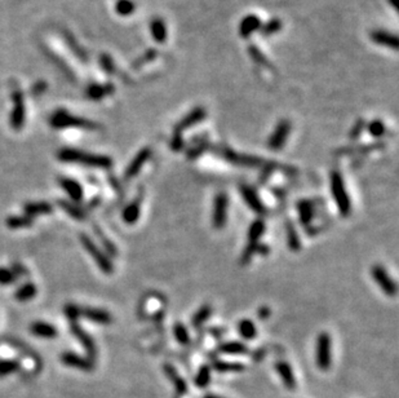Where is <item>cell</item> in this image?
Returning <instances> with one entry per match:
<instances>
[{
  "instance_id": "30bf717a",
  "label": "cell",
  "mask_w": 399,
  "mask_h": 398,
  "mask_svg": "<svg viewBox=\"0 0 399 398\" xmlns=\"http://www.w3.org/2000/svg\"><path fill=\"white\" fill-rule=\"evenodd\" d=\"M289 132H291V123H289L288 120L284 119L282 120V122L278 123L274 132H273L272 136H270L269 142H268L269 148L274 151L280 150V149L284 146V144L287 142V139H288L289 136Z\"/></svg>"
},
{
  "instance_id": "d4e9b609",
  "label": "cell",
  "mask_w": 399,
  "mask_h": 398,
  "mask_svg": "<svg viewBox=\"0 0 399 398\" xmlns=\"http://www.w3.org/2000/svg\"><path fill=\"white\" fill-rule=\"evenodd\" d=\"M23 212L26 216L31 217L38 216V215H47L52 214L53 207L47 202H31V203H26L23 206Z\"/></svg>"
},
{
  "instance_id": "f907efd6",
  "label": "cell",
  "mask_w": 399,
  "mask_h": 398,
  "mask_svg": "<svg viewBox=\"0 0 399 398\" xmlns=\"http://www.w3.org/2000/svg\"><path fill=\"white\" fill-rule=\"evenodd\" d=\"M155 55H156L155 50H149V52H147L146 55H144V56H142V57H140V59L137 60L136 62H135V67H139V66H141V65H144L145 62L151 61V60H153L154 57H155Z\"/></svg>"
},
{
  "instance_id": "9c48e42d",
  "label": "cell",
  "mask_w": 399,
  "mask_h": 398,
  "mask_svg": "<svg viewBox=\"0 0 399 398\" xmlns=\"http://www.w3.org/2000/svg\"><path fill=\"white\" fill-rule=\"evenodd\" d=\"M372 277H374L375 282L377 286L383 289L384 294L386 296H395L396 294V284L393 281L390 276H389L388 270L383 267V265H375L372 268Z\"/></svg>"
},
{
  "instance_id": "9a60e30c",
  "label": "cell",
  "mask_w": 399,
  "mask_h": 398,
  "mask_svg": "<svg viewBox=\"0 0 399 398\" xmlns=\"http://www.w3.org/2000/svg\"><path fill=\"white\" fill-rule=\"evenodd\" d=\"M205 118V110L203 108H197L194 109L193 112L189 113L188 115H186L185 118H182V119L180 120V122L176 124L175 127V134H180L182 135V132L185 131V129L190 128V127H193V125L198 124L199 122H202L203 119Z\"/></svg>"
},
{
  "instance_id": "5b68a950",
  "label": "cell",
  "mask_w": 399,
  "mask_h": 398,
  "mask_svg": "<svg viewBox=\"0 0 399 398\" xmlns=\"http://www.w3.org/2000/svg\"><path fill=\"white\" fill-rule=\"evenodd\" d=\"M315 361L322 371H328L332 365V341L327 332H322L316 339Z\"/></svg>"
},
{
  "instance_id": "ab89813d",
  "label": "cell",
  "mask_w": 399,
  "mask_h": 398,
  "mask_svg": "<svg viewBox=\"0 0 399 398\" xmlns=\"http://www.w3.org/2000/svg\"><path fill=\"white\" fill-rule=\"evenodd\" d=\"M18 279L17 274L8 268H0V286H9Z\"/></svg>"
},
{
  "instance_id": "ac0fdd59",
  "label": "cell",
  "mask_w": 399,
  "mask_h": 398,
  "mask_svg": "<svg viewBox=\"0 0 399 398\" xmlns=\"http://www.w3.org/2000/svg\"><path fill=\"white\" fill-rule=\"evenodd\" d=\"M114 91H115V88H114V84L111 83H106V84L93 83L91 84V86L87 87L86 97L92 101H100L102 100L103 97H106V96L114 93Z\"/></svg>"
},
{
  "instance_id": "2e32d148",
  "label": "cell",
  "mask_w": 399,
  "mask_h": 398,
  "mask_svg": "<svg viewBox=\"0 0 399 398\" xmlns=\"http://www.w3.org/2000/svg\"><path fill=\"white\" fill-rule=\"evenodd\" d=\"M61 361L69 367L78 368L82 371H91L93 370V362L89 358H84V357L78 356V354L71 353V352H66L61 356Z\"/></svg>"
},
{
  "instance_id": "ba28073f",
  "label": "cell",
  "mask_w": 399,
  "mask_h": 398,
  "mask_svg": "<svg viewBox=\"0 0 399 398\" xmlns=\"http://www.w3.org/2000/svg\"><path fill=\"white\" fill-rule=\"evenodd\" d=\"M227 195L225 193H219L214 199L212 207V226L215 229H222L227 221Z\"/></svg>"
},
{
  "instance_id": "4dcf8cb0",
  "label": "cell",
  "mask_w": 399,
  "mask_h": 398,
  "mask_svg": "<svg viewBox=\"0 0 399 398\" xmlns=\"http://www.w3.org/2000/svg\"><path fill=\"white\" fill-rule=\"evenodd\" d=\"M214 370L217 373H242L244 370V365L241 362H227L216 361L214 362Z\"/></svg>"
},
{
  "instance_id": "c3c4849f",
  "label": "cell",
  "mask_w": 399,
  "mask_h": 398,
  "mask_svg": "<svg viewBox=\"0 0 399 398\" xmlns=\"http://www.w3.org/2000/svg\"><path fill=\"white\" fill-rule=\"evenodd\" d=\"M250 53H251V57H252L256 62H258V64H261V65H268V66H269V64H268V61H266L265 56H262V53H261L257 48L251 47Z\"/></svg>"
},
{
  "instance_id": "f5cc1de1",
  "label": "cell",
  "mask_w": 399,
  "mask_h": 398,
  "mask_svg": "<svg viewBox=\"0 0 399 398\" xmlns=\"http://www.w3.org/2000/svg\"><path fill=\"white\" fill-rule=\"evenodd\" d=\"M363 131V120H359V122L355 123V125L353 127L352 132H350V137L352 139H357L360 134Z\"/></svg>"
},
{
  "instance_id": "9f6ffc18",
  "label": "cell",
  "mask_w": 399,
  "mask_h": 398,
  "mask_svg": "<svg viewBox=\"0 0 399 398\" xmlns=\"http://www.w3.org/2000/svg\"><path fill=\"white\" fill-rule=\"evenodd\" d=\"M396 3H398V0H391V6H393L394 8H396Z\"/></svg>"
},
{
  "instance_id": "60d3db41",
  "label": "cell",
  "mask_w": 399,
  "mask_h": 398,
  "mask_svg": "<svg viewBox=\"0 0 399 398\" xmlns=\"http://www.w3.org/2000/svg\"><path fill=\"white\" fill-rule=\"evenodd\" d=\"M115 9L120 16H129L135 11V3L132 0H118Z\"/></svg>"
},
{
  "instance_id": "1f68e13d",
  "label": "cell",
  "mask_w": 399,
  "mask_h": 398,
  "mask_svg": "<svg viewBox=\"0 0 399 398\" xmlns=\"http://www.w3.org/2000/svg\"><path fill=\"white\" fill-rule=\"evenodd\" d=\"M238 331L239 335L246 340L255 339L257 335V329L251 320H242L238 325Z\"/></svg>"
},
{
  "instance_id": "8fae6325",
  "label": "cell",
  "mask_w": 399,
  "mask_h": 398,
  "mask_svg": "<svg viewBox=\"0 0 399 398\" xmlns=\"http://www.w3.org/2000/svg\"><path fill=\"white\" fill-rule=\"evenodd\" d=\"M151 150L149 148H144L139 151V153L135 155V158L129 162V165L127 166L125 168L124 176L127 180H130V178L136 177L141 170L144 168V166L146 165V162L149 161L150 156H151Z\"/></svg>"
},
{
  "instance_id": "d590c367",
  "label": "cell",
  "mask_w": 399,
  "mask_h": 398,
  "mask_svg": "<svg viewBox=\"0 0 399 398\" xmlns=\"http://www.w3.org/2000/svg\"><path fill=\"white\" fill-rule=\"evenodd\" d=\"M7 225L11 229L29 228V226L33 225V219L26 216V215H22V216H11L9 219H7Z\"/></svg>"
},
{
  "instance_id": "d6986e66",
  "label": "cell",
  "mask_w": 399,
  "mask_h": 398,
  "mask_svg": "<svg viewBox=\"0 0 399 398\" xmlns=\"http://www.w3.org/2000/svg\"><path fill=\"white\" fill-rule=\"evenodd\" d=\"M164 373H166L167 378L172 382L173 387H175L176 393L178 395H183L188 393V384H186L185 379L178 374V371L173 367L172 365H164Z\"/></svg>"
},
{
  "instance_id": "8d00e7d4",
  "label": "cell",
  "mask_w": 399,
  "mask_h": 398,
  "mask_svg": "<svg viewBox=\"0 0 399 398\" xmlns=\"http://www.w3.org/2000/svg\"><path fill=\"white\" fill-rule=\"evenodd\" d=\"M211 383V367L208 365L200 366L197 376H195V384L198 388L203 389Z\"/></svg>"
},
{
  "instance_id": "83f0119b",
  "label": "cell",
  "mask_w": 399,
  "mask_h": 398,
  "mask_svg": "<svg viewBox=\"0 0 399 398\" xmlns=\"http://www.w3.org/2000/svg\"><path fill=\"white\" fill-rule=\"evenodd\" d=\"M261 26V21L258 20V17L256 16H248L246 17L241 23V28H239V33L243 38H248L252 33H255L256 30H258Z\"/></svg>"
},
{
  "instance_id": "f546056e",
  "label": "cell",
  "mask_w": 399,
  "mask_h": 398,
  "mask_svg": "<svg viewBox=\"0 0 399 398\" xmlns=\"http://www.w3.org/2000/svg\"><path fill=\"white\" fill-rule=\"evenodd\" d=\"M36 293H38V289H36L35 284L29 282V283H25L17 289L16 294H14V299L20 303H25V301H30L31 299L35 298Z\"/></svg>"
},
{
  "instance_id": "11a10c76",
  "label": "cell",
  "mask_w": 399,
  "mask_h": 398,
  "mask_svg": "<svg viewBox=\"0 0 399 398\" xmlns=\"http://www.w3.org/2000/svg\"><path fill=\"white\" fill-rule=\"evenodd\" d=\"M203 398H224V397H221V395L219 394H214V393H208V394H205Z\"/></svg>"
},
{
  "instance_id": "3957f363",
  "label": "cell",
  "mask_w": 399,
  "mask_h": 398,
  "mask_svg": "<svg viewBox=\"0 0 399 398\" xmlns=\"http://www.w3.org/2000/svg\"><path fill=\"white\" fill-rule=\"evenodd\" d=\"M331 193H332L333 201H335L341 216H349L352 212V202H350V197L345 188L344 178L337 171H333L331 173Z\"/></svg>"
},
{
  "instance_id": "603a6c76",
  "label": "cell",
  "mask_w": 399,
  "mask_h": 398,
  "mask_svg": "<svg viewBox=\"0 0 399 398\" xmlns=\"http://www.w3.org/2000/svg\"><path fill=\"white\" fill-rule=\"evenodd\" d=\"M62 38H64L65 40V44L70 48V50L74 53V56L76 57V59H79L83 62L88 61L87 52L78 44V42H76V39L72 36L71 33H69V31H62Z\"/></svg>"
},
{
  "instance_id": "db71d44e",
  "label": "cell",
  "mask_w": 399,
  "mask_h": 398,
  "mask_svg": "<svg viewBox=\"0 0 399 398\" xmlns=\"http://www.w3.org/2000/svg\"><path fill=\"white\" fill-rule=\"evenodd\" d=\"M270 315V310L268 306H262L260 310H258V317L261 318V320H265V318H268Z\"/></svg>"
},
{
  "instance_id": "4fadbf2b",
  "label": "cell",
  "mask_w": 399,
  "mask_h": 398,
  "mask_svg": "<svg viewBox=\"0 0 399 398\" xmlns=\"http://www.w3.org/2000/svg\"><path fill=\"white\" fill-rule=\"evenodd\" d=\"M241 194L242 198L244 199V202L247 203V206L250 207L253 212H256V214H263V212H266L265 206H263L260 197H258V194L255 192L253 188L248 187V185H242Z\"/></svg>"
},
{
  "instance_id": "7dc6e473",
  "label": "cell",
  "mask_w": 399,
  "mask_h": 398,
  "mask_svg": "<svg viewBox=\"0 0 399 398\" xmlns=\"http://www.w3.org/2000/svg\"><path fill=\"white\" fill-rule=\"evenodd\" d=\"M282 29V22L279 20H272L270 22L266 23L262 29V34L265 36L273 35V34L278 33Z\"/></svg>"
},
{
  "instance_id": "e0dca14e",
  "label": "cell",
  "mask_w": 399,
  "mask_h": 398,
  "mask_svg": "<svg viewBox=\"0 0 399 398\" xmlns=\"http://www.w3.org/2000/svg\"><path fill=\"white\" fill-rule=\"evenodd\" d=\"M275 368H277L278 374H279V376H280V380L283 382L284 387L289 390L296 389V387H297L296 376H295L294 370H292L291 365H289L288 362H286V361L278 362L277 365H275Z\"/></svg>"
},
{
  "instance_id": "e575fe53",
  "label": "cell",
  "mask_w": 399,
  "mask_h": 398,
  "mask_svg": "<svg viewBox=\"0 0 399 398\" xmlns=\"http://www.w3.org/2000/svg\"><path fill=\"white\" fill-rule=\"evenodd\" d=\"M59 206L66 212L67 215L72 217V219H76V220H84L86 219V212L83 209L79 208L78 206H75L74 203L69 201H60Z\"/></svg>"
},
{
  "instance_id": "5bb4252c",
  "label": "cell",
  "mask_w": 399,
  "mask_h": 398,
  "mask_svg": "<svg viewBox=\"0 0 399 398\" xmlns=\"http://www.w3.org/2000/svg\"><path fill=\"white\" fill-rule=\"evenodd\" d=\"M222 155L226 161L231 162L234 165L246 166V167H256V166H260L262 163V159L257 158V156L243 155V154H238L233 150H229V149L222 151Z\"/></svg>"
},
{
  "instance_id": "277c9868",
  "label": "cell",
  "mask_w": 399,
  "mask_h": 398,
  "mask_svg": "<svg viewBox=\"0 0 399 398\" xmlns=\"http://www.w3.org/2000/svg\"><path fill=\"white\" fill-rule=\"evenodd\" d=\"M81 242L82 245H83V247L87 250V252L91 255L92 259L94 260V262L97 264V267L102 270L103 273L113 274L114 265L113 262H111L110 257H109L88 235H86V234H82L81 235Z\"/></svg>"
},
{
  "instance_id": "bcb514c9",
  "label": "cell",
  "mask_w": 399,
  "mask_h": 398,
  "mask_svg": "<svg viewBox=\"0 0 399 398\" xmlns=\"http://www.w3.org/2000/svg\"><path fill=\"white\" fill-rule=\"evenodd\" d=\"M100 64H101V67H102L108 74H114V72H115V64H114L113 59H111L109 55H105V53L101 55Z\"/></svg>"
},
{
  "instance_id": "52a82bcc",
  "label": "cell",
  "mask_w": 399,
  "mask_h": 398,
  "mask_svg": "<svg viewBox=\"0 0 399 398\" xmlns=\"http://www.w3.org/2000/svg\"><path fill=\"white\" fill-rule=\"evenodd\" d=\"M265 223L261 219H257L250 225V229H248V246H247L246 251L243 252V257H242L243 264H247V262L250 261L252 255L256 252L258 241L265 233Z\"/></svg>"
},
{
  "instance_id": "b9f144b4",
  "label": "cell",
  "mask_w": 399,
  "mask_h": 398,
  "mask_svg": "<svg viewBox=\"0 0 399 398\" xmlns=\"http://www.w3.org/2000/svg\"><path fill=\"white\" fill-rule=\"evenodd\" d=\"M20 368L18 362L16 361H0V378L11 375Z\"/></svg>"
},
{
  "instance_id": "8992f818",
  "label": "cell",
  "mask_w": 399,
  "mask_h": 398,
  "mask_svg": "<svg viewBox=\"0 0 399 398\" xmlns=\"http://www.w3.org/2000/svg\"><path fill=\"white\" fill-rule=\"evenodd\" d=\"M12 101H13V110L11 113V125L14 131H20L25 124V100L23 93L18 86H14L12 89Z\"/></svg>"
},
{
  "instance_id": "f1b7e54d",
  "label": "cell",
  "mask_w": 399,
  "mask_h": 398,
  "mask_svg": "<svg viewBox=\"0 0 399 398\" xmlns=\"http://www.w3.org/2000/svg\"><path fill=\"white\" fill-rule=\"evenodd\" d=\"M297 208H299L300 221H301L302 225H309L314 216V207L311 202L304 199V201H301L297 204Z\"/></svg>"
},
{
  "instance_id": "ffe728a7",
  "label": "cell",
  "mask_w": 399,
  "mask_h": 398,
  "mask_svg": "<svg viewBox=\"0 0 399 398\" xmlns=\"http://www.w3.org/2000/svg\"><path fill=\"white\" fill-rule=\"evenodd\" d=\"M81 317H86L92 322L101 323V325H109L113 321L110 313L103 309H97V308H82Z\"/></svg>"
},
{
  "instance_id": "4316f807",
  "label": "cell",
  "mask_w": 399,
  "mask_h": 398,
  "mask_svg": "<svg viewBox=\"0 0 399 398\" xmlns=\"http://www.w3.org/2000/svg\"><path fill=\"white\" fill-rule=\"evenodd\" d=\"M219 351L224 354L230 356H242L248 353V347L241 341H226L219 347Z\"/></svg>"
},
{
  "instance_id": "ee69618b",
  "label": "cell",
  "mask_w": 399,
  "mask_h": 398,
  "mask_svg": "<svg viewBox=\"0 0 399 398\" xmlns=\"http://www.w3.org/2000/svg\"><path fill=\"white\" fill-rule=\"evenodd\" d=\"M368 131L374 137H381L385 134V125L381 120H374L368 124Z\"/></svg>"
},
{
  "instance_id": "f35d334b",
  "label": "cell",
  "mask_w": 399,
  "mask_h": 398,
  "mask_svg": "<svg viewBox=\"0 0 399 398\" xmlns=\"http://www.w3.org/2000/svg\"><path fill=\"white\" fill-rule=\"evenodd\" d=\"M173 332H175L176 340L180 342L181 346H188L189 342H190V335H189L188 329H186V326L183 323H176L175 327H173Z\"/></svg>"
},
{
  "instance_id": "7a4b0ae2",
  "label": "cell",
  "mask_w": 399,
  "mask_h": 398,
  "mask_svg": "<svg viewBox=\"0 0 399 398\" xmlns=\"http://www.w3.org/2000/svg\"><path fill=\"white\" fill-rule=\"evenodd\" d=\"M49 124L55 129H66V128H79L86 131H98L100 125L96 122L86 119V118L76 117L70 114L65 109H57L49 118Z\"/></svg>"
},
{
  "instance_id": "cb8c5ba5",
  "label": "cell",
  "mask_w": 399,
  "mask_h": 398,
  "mask_svg": "<svg viewBox=\"0 0 399 398\" xmlns=\"http://www.w3.org/2000/svg\"><path fill=\"white\" fill-rule=\"evenodd\" d=\"M30 331L35 336L44 337V339H55L57 336V330L50 323L47 322H34L30 326Z\"/></svg>"
},
{
  "instance_id": "7402d4cb",
  "label": "cell",
  "mask_w": 399,
  "mask_h": 398,
  "mask_svg": "<svg viewBox=\"0 0 399 398\" xmlns=\"http://www.w3.org/2000/svg\"><path fill=\"white\" fill-rule=\"evenodd\" d=\"M140 215H141V201H140V198H136L123 209V221L128 225H133L139 221Z\"/></svg>"
},
{
  "instance_id": "6da1fadb",
  "label": "cell",
  "mask_w": 399,
  "mask_h": 398,
  "mask_svg": "<svg viewBox=\"0 0 399 398\" xmlns=\"http://www.w3.org/2000/svg\"><path fill=\"white\" fill-rule=\"evenodd\" d=\"M57 158L65 163H78V165L89 166L97 168H110L113 161L110 156L98 155V154H89L86 151L72 148H64L57 153Z\"/></svg>"
},
{
  "instance_id": "74e56055",
  "label": "cell",
  "mask_w": 399,
  "mask_h": 398,
  "mask_svg": "<svg viewBox=\"0 0 399 398\" xmlns=\"http://www.w3.org/2000/svg\"><path fill=\"white\" fill-rule=\"evenodd\" d=\"M286 231H287V242H288V247L291 248L292 251H299L300 247H301V242H300V237L299 234H297L296 228L294 226V224L288 223L286 226Z\"/></svg>"
},
{
  "instance_id": "836d02e7",
  "label": "cell",
  "mask_w": 399,
  "mask_h": 398,
  "mask_svg": "<svg viewBox=\"0 0 399 398\" xmlns=\"http://www.w3.org/2000/svg\"><path fill=\"white\" fill-rule=\"evenodd\" d=\"M211 314H212L211 305L200 306L199 309L195 312V314L193 315V318H192L193 326H194V327H200L203 323H205L208 320H209Z\"/></svg>"
},
{
  "instance_id": "7c38bea8",
  "label": "cell",
  "mask_w": 399,
  "mask_h": 398,
  "mask_svg": "<svg viewBox=\"0 0 399 398\" xmlns=\"http://www.w3.org/2000/svg\"><path fill=\"white\" fill-rule=\"evenodd\" d=\"M70 330H71L72 335H74V336L82 342V346L84 347V349H86L87 353H88L89 356L88 358L93 359L94 356H96V353H97L93 339H92V337L89 336V335L87 334V332L84 331V330L82 329L81 326H79L76 322H71V325H70Z\"/></svg>"
},
{
  "instance_id": "d6a6232c",
  "label": "cell",
  "mask_w": 399,
  "mask_h": 398,
  "mask_svg": "<svg viewBox=\"0 0 399 398\" xmlns=\"http://www.w3.org/2000/svg\"><path fill=\"white\" fill-rule=\"evenodd\" d=\"M150 30L153 34V38L158 43H163L167 39V28L164 25V21L161 18H155L150 23Z\"/></svg>"
},
{
  "instance_id": "f6af8a7d",
  "label": "cell",
  "mask_w": 399,
  "mask_h": 398,
  "mask_svg": "<svg viewBox=\"0 0 399 398\" xmlns=\"http://www.w3.org/2000/svg\"><path fill=\"white\" fill-rule=\"evenodd\" d=\"M96 234H97V237L101 240V242H102L103 247L106 248V251H108V252L110 253L111 256H117V247L114 246V243L111 242V241H109L108 238H106L105 235H103L102 231H101V229H96Z\"/></svg>"
},
{
  "instance_id": "816d5d0a",
  "label": "cell",
  "mask_w": 399,
  "mask_h": 398,
  "mask_svg": "<svg viewBox=\"0 0 399 398\" xmlns=\"http://www.w3.org/2000/svg\"><path fill=\"white\" fill-rule=\"evenodd\" d=\"M182 145H183L182 135H180V134L173 135L172 142H171V146H172L173 150L178 151V150H180V149H182Z\"/></svg>"
},
{
  "instance_id": "681fc988",
  "label": "cell",
  "mask_w": 399,
  "mask_h": 398,
  "mask_svg": "<svg viewBox=\"0 0 399 398\" xmlns=\"http://www.w3.org/2000/svg\"><path fill=\"white\" fill-rule=\"evenodd\" d=\"M47 83H44V82H38V83H35L33 86V88H31V93H33V96H39L42 95V93H44L45 91H47Z\"/></svg>"
},
{
  "instance_id": "7bdbcfd3",
  "label": "cell",
  "mask_w": 399,
  "mask_h": 398,
  "mask_svg": "<svg viewBox=\"0 0 399 398\" xmlns=\"http://www.w3.org/2000/svg\"><path fill=\"white\" fill-rule=\"evenodd\" d=\"M81 306L75 305V304H67V305L65 306L64 312L70 322H76V320L81 317Z\"/></svg>"
},
{
  "instance_id": "44dd1931",
  "label": "cell",
  "mask_w": 399,
  "mask_h": 398,
  "mask_svg": "<svg viewBox=\"0 0 399 398\" xmlns=\"http://www.w3.org/2000/svg\"><path fill=\"white\" fill-rule=\"evenodd\" d=\"M60 185L62 187V189L67 193L70 198H71L74 202H81L82 198H83V188L79 182H76L75 180L69 177H61L60 178Z\"/></svg>"
},
{
  "instance_id": "484cf974",
  "label": "cell",
  "mask_w": 399,
  "mask_h": 398,
  "mask_svg": "<svg viewBox=\"0 0 399 398\" xmlns=\"http://www.w3.org/2000/svg\"><path fill=\"white\" fill-rule=\"evenodd\" d=\"M371 38L377 44L390 47L393 48V49H396V47H398V39H396V36L394 35V34L388 33V31L376 30L372 33Z\"/></svg>"
}]
</instances>
